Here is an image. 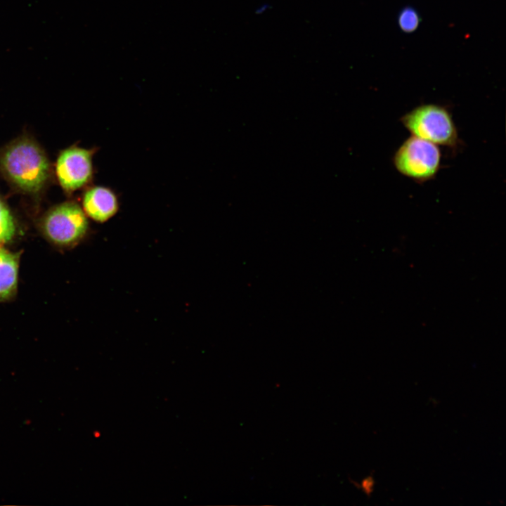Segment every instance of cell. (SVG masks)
<instances>
[{
  "instance_id": "obj_1",
  "label": "cell",
  "mask_w": 506,
  "mask_h": 506,
  "mask_svg": "<svg viewBox=\"0 0 506 506\" xmlns=\"http://www.w3.org/2000/svg\"><path fill=\"white\" fill-rule=\"evenodd\" d=\"M0 167L13 184L31 193L39 190L49 175V162L44 153L27 139L15 141L4 150Z\"/></svg>"
},
{
  "instance_id": "obj_2",
  "label": "cell",
  "mask_w": 506,
  "mask_h": 506,
  "mask_svg": "<svg viewBox=\"0 0 506 506\" xmlns=\"http://www.w3.org/2000/svg\"><path fill=\"white\" fill-rule=\"evenodd\" d=\"M400 120L412 136L437 145L455 148L460 143L452 115L445 106L422 104L404 114Z\"/></svg>"
},
{
  "instance_id": "obj_3",
  "label": "cell",
  "mask_w": 506,
  "mask_h": 506,
  "mask_svg": "<svg viewBox=\"0 0 506 506\" xmlns=\"http://www.w3.org/2000/svg\"><path fill=\"white\" fill-rule=\"evenodd\" d=\"M441 160L437 145L414 136L402 143L393 158L394 165L401 174L419 183L435 177Z\"/></svg>"
},
{
  "instance_id": "obj_4",
  "label": "cell",
  "mask_w": 506,
  "mask_h": 506,
  "mask_svg": "<svg viewBox=\"0 0 506 506\" xmlns=\"http://www.w3.org/2000/svg\"><path fill=\"white\" fill-rule=\"evenodd\" d=\"M44 228L47 237L56 244L67 245L79 241L88 228L86 216L74 202H65L46 216Z\"/></svg>"
},
{
  "instance_id": "obj_5",
  "label": "cell",
  "mask_w": 506,
  "mask_h": 506,
  "mask_svg": "<svg viewBox=\"0 0 506 506\" xmlns=\"http://www.w3.org/2000/svg\"><path fill=\"white\" fill-rule=\"evenodd\" d=\"M92 155L91 150L77 147L62 152L57 161L56 173L65 190L74 191L90 181L93 173Z\"/></svg>"
},
{
  "instance_id": "obj_6",
  "label": "cell",
  "mask_w": 506,
  "mask_h": 506,
  "mask_svg": "<svg viewBox=\"0 0 506 506\" xmlns=\"http://www.w3.org/2000/svg\"><path fill=\"white\" fill-rule=\"evenodd\" d=\"M83 207L85 213L93 220L104 223L115 215L119 205L112 190L108 188L96 186L85 193Z\"/></svg>"
},
{
  "instance_id": "obj_7",
  "label": "cell",
  "mask_w": 506,
  "mask_h": 506,
  "mask_svg": "<svg viewBox=\"0 0 506 506\" xmlns=\"http://www.w3.org/2000/svg\"><path fill=\"white\" fill-rule=\"evenodd\" d=\"M18 257L0 248V300L11 297L15 292L18 280Z\"/></svg>"
},
{
  "instance_id": "obj_8",
  "label": "cell",
  "mask_w": 506,
  "mask_h": 506,
  "mask_svg": "<svg viewBox=\"0 0 506 506\" xmlns=\"http://www.w3.org/2000/svg\"><path fill=\"white\" fill-rule=\"evenodd\" d=\"M421 18L418 12L412 6L403 7L398 15V25L405 33L415 32L420 25Z\"/></svg>"
},
{
  "instance_id": "obj_9",
  "label": "cell",
  "mask_w": 506,
  "mask_h": 506,
  "mask_svg": "<svg viewBox=\"0 0 506 506\" xmlns=\"http://www.w3.org/2000/svg\"><path fill=\"white\" fill-rule=\"evenodd\" d=\"M15 223L12 215L0 201V245L9 241L14 235Z\"/></svg>"
},
{
  "instance_id": "obj_10",
  "label": "cell",
  "mask_w": 506,
  "mask_h": 506,
  "mask_svg": "<svg viewBox=\"0 0 506 506\" xmlns=\"http://www.w3.org/2000/svg\"><path fill=\"white\" fill-rule=\"evenodd\" d=\"M354 485L360 488L366 495L370 496L374 491L375 480L372 474L365 476L359 484L354 482Z\"/></svg>"
},
{
  "instance_id": "obj_11",
  "label": "cell",
  "mask_w": 506,
  "mask_h": 506,
  "mask_svg": "<svg viewBox=\"0 0 506 506\" xmlns=\"http://www.w3.org/2000/svg\"><path fill=\"white\" fill-rule=\"evenodd\" d=\"M268 7L269 6L267 4L262 5L255 11L256 13L261 14V13H264Z\"/></svg>"
}]
</instances>
